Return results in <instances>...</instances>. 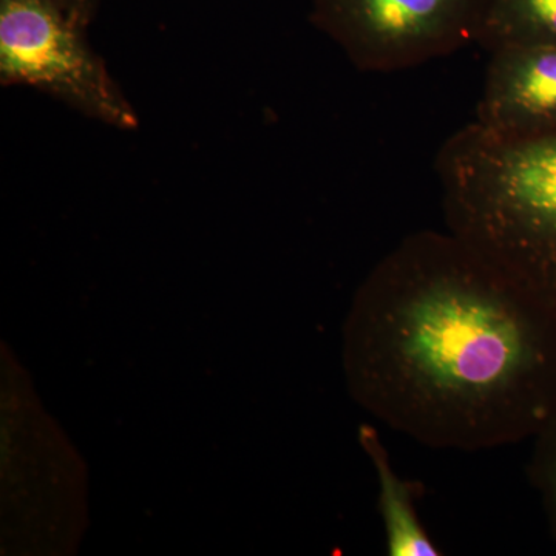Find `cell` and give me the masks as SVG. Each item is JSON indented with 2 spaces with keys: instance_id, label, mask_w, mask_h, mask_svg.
<instances>
[{
  "instance_id": "obj_1",
  "label": "cell",
  "mask_w": 556,
  "mask_h": 556,
  "mask_svg": "<svg viewBox=\"0 0 556 556\" xmlns=\"http://www.w3.org/2000/svg\"><path fill=\"white\" fill-rule=\"evenodd\" d=\"M346 354L357 401L426 447H507L556 416V303L448 230L413 233L369 273Z\"/></svg>"
},
{
  "instance_id": "obj_2",
  "label": "cell",
  "mask_w": 556,
  "mask_h": 556,
  "mask_svg": "<svg viewBox=\"0 0 556 556\" xmlns=\"http://www.w3.org/2000/svg\"><path fill=\"white\" fill-rule=\"evenodd\" d=\"M437 170L448 232L556 303V131L503 138L471 121Z\"/></svg>"
},
{
  "instance_id": "obj_3",
  "label": "cell",
  "mask_w": 556,
  "mask_h": 556,
  "mask_svg": "<svg viewBox=\"0 0 556 556\" xmlns=\"http://www.w3.org/2000/svg\"><path fill=\"white\" fill-rule=\"evenodd\" d=\"M65 0H0V83L27 87L112 129L139 116Z\"/></svg>"
},
{
  "instance_id": "obj_4",
  "label": "cell",
  "mask_w": 556,
  "mask_h": 556,
  "mask_svg": "<svg viewBox=\"0 0 556 556\" xmlns=\"http://www.w3.org/2000/svg\"><path fill=\"white\" fill-rule=\"evenodd\" d=\"M485 0H313L311 22L362 72L417 67L477 42Z\"/></svg>"
},
{
  "instance_id": "obj_5",
  "label": "cell",
  "mask_w": 556,
  "mask_h": 556,
  "mask_svg": "<svg viewBox=\"0 0 556 556\" xmlns=\"http://www.w3.org/2000/svg\"><path fill=\"white\" fill-rule=\"evenodd\" d=\"M475 123L503 138L556 131V43L490 51Z\"/></svg>"
},
{
  "instance_id": "obj_6",
  "label": "cell",
  "mask_w": 556,
  "mask_h": 556,
  "mask_svg": "<svg viewBox=\"0 0 556 556\" xmlns=\"http://www.w3.org/2000/svg\"><path fill=\"white\" fill-rule=\"evenodd\" d=\"M362 447L371 459L378 475V507L386 530L387 554L390 556H438L441 548L433 543L417 515L416 501L422 485L399 477L391 466L378 431L362 426L358 431Z\"/></svg>"
},
{
  "instance_id": "obj_7",
  "label": "cell",
  "mask_w": 556,
  "mask_h": 556,
  "mask_svg": "<svg viewBox=\"0 0 556 556\" xmlns=\"http://www.w3.org/2000/svg\"><path fill=\"white\" fill-rule=\"evenodd\" d=\"M478 43L486 51L556 43V0H485Z\"/></svg>"
},
{
  "instance_id": "obj_8",
  "label": "cell",
  "mask_w": 556,
  "mask_h": 556,
  "mask_svg": "<svg viewBox=\"0 0 556 556\" xmlns=\"http://www.w3.org/2000/svg\"><path fill=\"white\" fill-rule=\"evenodd\" d=\"M532 441L527 475L540 495L548 529L556 541V416Z\"/></svg>"
},
{
  "instance_id": "obj_9",
  "label": "cell",
  "mask_w": 556,
  "mask_h": 556,
  "mask_svg": "<svg viewBox=\"0 0 556 556\" xmlns=\"http://www.w3.org/2000/svg\"><path fill=\"white\" fill-rule=\"evenodd\" d=\"M70 7H72L73 11L80 17L87 22V24H91V21L94 20V14H97L98 3L100 0H65Z\"/></svg>"
}]
</instances>
